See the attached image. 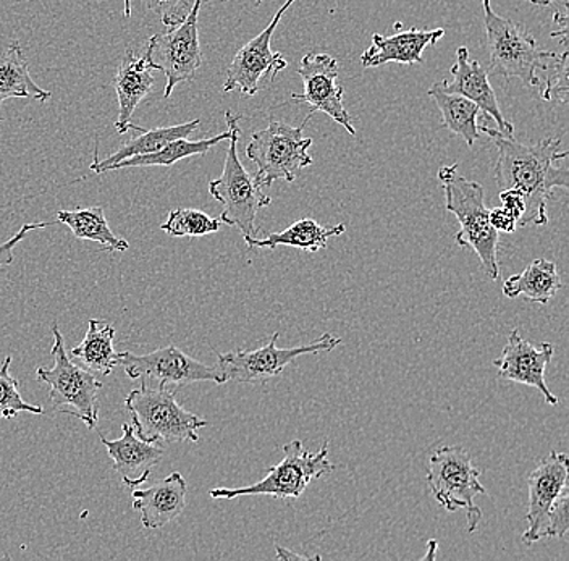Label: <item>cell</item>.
<instances>
[{
  "mask_svg": "<svg viewBox=\"0 0 569 561\" xmlns=\"http://www.w3.org/2000/svg\"><path fill=\"white\" fill-rule=\"evenodd\" d=\"M479 131L497 146L493 177L498 187L500 190H516L525 200L519 229L547 226V202L553 198L555 188H569L568 170L553 167L555 161L568 158V152L560 149L561 138L550 137L537 144L525 146L518 143L513 134L496 128L479 126Z\"/></svg>",
  "mask_w": 569,
  "mask_h": 561,
  "instance_id": "1",
  "label": "cell"
},
{
  "mask_svg": "<svg viewBox=\"0 0 569 561\" xmlns=\"http://www.w3.org/2000/svg\"><path fill=\"white\" fill-rule=\"evenodd\" d=\"M439 181L445 193V208L460 222V232L455 236L458 247L472 248L478 254L483 273L498 280V244L500 236L490 226L489 211L483 201V187L478 181L466 180L458 173V163L439 170Z\"/></svg>",
  "mask_w": 569,
  "mask_h": 561,
  "instance_id": "2",
  "label": "cell"
},
{
  "mask_svg": "<svg viewBox=\"0 0 569 561\" xmlns=\"http://www.w3.org/2000/svg\"><path fill=\"white\" fill-rule=\"evenodd\" d=\"M483 24L489 44V70L492 77L518 78L526 87H540V72H549L546 60L558 52L543 51L522 24L498 16L490 0H482Z\"/></svg>",
  "mask_w": 569,
  "mask_h": 561,
  "instance_id": "3",
  "label": "cell"
},
{
  "mask_svg": "<svg viewBox=\"0 0 569 561\" xmlns=\"http://www.w3.org/2000/svg\"><path fill=\"white\" fill-rule=\"evenodd\" d=\"M241 117L227 110V127L230 130V144L227 149L223 172L219 179L209 181V193L213 200L222 204L220 222L237 227L244 240L258 237L256 216L259 209L270 206L269 197L262 193V188L256 183L254 177L249 176L240 158H238V143H240L241 128L238 126Z\"/></svg>",
  "mask_w": 569,
  "mask_h": 561,
  "instance_id": "4",
  "label": "cell"
},
{
  "mask_svg": "<svg viewBox=\"0 0 569 561\" xmlns=\"http://www.w3.org/2000/svg\"><path fill=\"white\" fill-rule=\"evenodd\" d=\"M124 407L133 418L134 432L149 443L199 442V431L208 421L180 407L169 387H149L131 390Z\"/></svg>",
  "mask_w": 569,
  "mask_h": 561,
  "instance_id": "5",
  "label": "cell"
},
{
  "mask_svg": "<svg viewBox=\"0 0 569 561\" xmlns=\"http://www.w3.org/2000/svg\"><path fill=\"white\" fill-rule=\"evenodd\" d=\"M52 368L36 369L39 382L49 387V399L56 413L80 419L88 429H94L99 418L98 393L102 382L98 375L81 368L71 360L66 348V339L59 325H52Z\"/></svg>",
  "mask_w": 569,
  "mask_h": 561,
  "instance_id": "6",
  "label": "cell"
},
{
  "mask_svg": "<svg viewBox=\"0 0 569 561\" xmlns=\"http://www.w3.org/2000/svg\"><path fill=\"white\" fill-rule=\"evenodd\" d=\"M482 471L472 464L471 454L462 447H439L429 458L427 484L433 499L445 510L465 511L468 531L476 532L482 521V510L476 505V497L487 495L480 484Z\"/></svg>",
  "mask_w": 569,
  "mask_h": 561,
  "instance_id": "7",
  "label": "cell"
},
{
  "mask_svg": "<svg viewBox=\"0 0 569 561\" xmlns=\"http://www.w3.org/2000/svg\"><path fill=\"white\" fill-rule=\"evenodd\" d=\"M311 110L300 127H290L283 122H270L264 130L252 133L247 156L254 163L256 183L261 188L270 187L277 180L293 183L302 169L311 166L312 158L308 149L312 146L311 138H302V130L308 126Z\"/></svg>",
  "mask_w": 569,
  "mask_h": 561,
  "instance_id": "8",
  "label": "cell"
},
{
  "mask_svg": "<svg viewBox=\"0 0 569 561\" xmlns=\"http://www.w3.org/2000/svg\"><path fill=\"white\" fill-rule=\"evenodd\" d=\"M336 464L329 460V442H323L318 453L302 450L301 440H291L283 447V460L267 468L262 481L248 488L212 489V499L233 500L238 497L270 495L273 499H300L315 479L332 474Z\"/></svg>",
  "mask_w": 569,
  "mask_h": 561,
  "instance_id": "9",
  "label": "cell"
},
{
  "mask_svg": "<svg viewBox=\"0 0 569 561\" xmlns=\"http://www.w3.org/2000/svg\"><path fill=\"white\" fill-rule=\"evenodd\" d=\"M280 333L270 337L269 342L258 350H237L229 353H220L217 357V368L222 372L223 381L238 383H267L279 378L287 365L305 354L330 353L336 350L341 339L332 333H323L318 340L302 347L279 348L277 340Z\"/></svg>",
  "mask_w": 569,
  "mask_h": 561,
  "instance_id": "10",
  "label": "cell"
},
{
  "mask_svg": "<svg viewBox=\"0 0 569 561\" xmlns=\"http://www.w3.org/2000/svg\"><path fill=\"white\" fill-rule=\"evenodd\" d=\"M202 0H194L187 19L167 33L154 34L148 48L156 70L167 78L163 98L169 99L177 84L190 83L202 66L201 42H199L198 19Z\"/></svg>",
  "mask_w": 569,
  "mask_h": 561,
  "instance_id": "11",
  "label": "cell"
},
{
  "mask_svg": "<svg viewBox=\"0 0 569 561\" xmlns=\"http://www.w3.org/2000/svg\"><path fill=\"white\" fill-rule=\"evenodd\" d=\"M119 364L131 381H151L162 387L190 385L196 382L226 383L219 368L202 364L180 348L163 347L148 354L119 353Z\"/></svg>",
  "mask_w": 569,
  "mask_h": 561,
  "instance_id": "12",
  "label": "cell"
},
{
  "mask_svg": "<svg viewBox=\"0 0 569 561\" xmlns=\"http://www.w3.org/2000/svg\"><path fill=\"white\" fill-rule=\"evenodd\" d=\"M297 0H287L279 12L276 13L269 27L258 34L254 39L247 42L230 63L227 70L223 92L240 91L243 96H254L261 88V80L264 74L276 80L277 74L287 69L288 62L280 52L270 51L272 44L273 31L279 27L287 10L290 9Z\"/></svg>",
  "mask_w": 569,
  "mask_h": 561,
  "instance_id": "13",
  "label": "cell"
},
{
  "mask_svg": "<svg viewBox=\"0 0 569 561\" xmlns=\"http://www.w3.org/2000/svg\"><path fill=\"white\" fill-rule=\"evenodd\" d=\"M298 74L305 83L302 94H291L297 102L311 106L315 112H323L338 126L356 134L350 113L343 106V88L338 84V62L329 54H306L301 59Z\"/></svg>",
  "mask_w": 569,
  "mask_h": 561,
  "instance_id": "14",
  "label": "cell"
},
{
  "mask_svg": "<svg viewBox=\"0 0 569 561\" xmlns=\"http://www.w3.org/2000/svg\"><path fill=\"white\" fill-rule=\"evenodd\" d=\"M553 354V344L546 342L533 347L531 342L522 339L518 329H513L501 351V357L493 361V365L501 379L536 387L550 407H558L560 401L550 392L546 382L547 365L550 364Z\"/></svg>",
  "mask_w": 569,
  "mask_h": 561,
  "instance_id": "15",
  "label": "cell"
},
{
  "mask_svg": "<svg viewBox=\"0 0 569 561\" xmlns=\"http://www.w3.org/2000/svg\"><path fill=\"white\" fill-rule=\"evenodd\" d=\"M568 454L550 452L529 475L528 529L522 534L526 545L542 541L550 508L568 484Z\"/></svg>",
  "mask_w": 569,
  "mask_h": 561,
  "instance_id": "16",
  "label": "cell"
},
{
  "mask_svg": "<svg viewBox=\"0 0 569 561\" xmlns=\"http://www.w3.org/2000/svg\"><path fill=\"white\" fill-rule=\"evenodd\" d=\"M451 81H442L440 88L451 94H460L479 106L480 110L486 112V119H492L497 123V130L503 133H515L513 123L505 120L498 106L496 91L489 81V73L483 69L478 60L469 59V51L466 46H461L457 51V63L450 69Z\"/></svg>",
  "mask_w": 569,
  "mask_h": 561,
  "instance_id": "17",
  "label": "cell"
},
{
  "mask_svg": "<svg viewBox=\"0 0 569 561\" xmlns=\"http://www.w3.org/2000/svg\"><path fill=\"white\" fill-rule=\"evenodd\" d=\"M154 72L156 67L152 63L148 46L142 56H137L131 49H128L122 63L117 69L116 78H113V88H116L117 99H119V117L116 122L119 134H127L128 130L133 128L131 119H133L134 110L154 88Z\"/></svg>",
  "mask_w": 569,
  "mask_h": 561,
  "instance_id": "18",
  "label": "cell"
},
{
  "mask_svg": "<svg viewBox=\"0 0 569 561\" xmlns=\"http://www.w3.org/2000/svg\"><path fill=\"white\" fill-rule=\"evenodd\" d=\"M122 437L117 440H107L104 435H99V439L112 458L113 470L120 475L123 484L137 489L148 481L152 470L162 461L163 449H160L158 443L141 440L133 425L127 422L122 424Z\"/></svg>",
  "mask_w": 569,
  "mask_h": 561,
  "instance_id": "19",
  "label": "cell"
},
{
  "mask_svg": "<svg viewBox=\"0 0 569 561\" xmlns=\"http://www.w3.org/2000/svg\"><path fill=\"white\" fill-rule=\"evenodd\" d=\"M188 484L180 472L148 489L133 490V508L141 513L146 529H160L177 520L187 508Z\"/></svg>",
  "mask_w": 569,
  "mask_h": 561,
  "instance_id": "20",
  "label": "cell"
},
{
  "mask_svg": "<svg viewBox=\"0 0 569 561\" xmlns=\"http://www.w3.org/2000/svg\"><path fill=\"white\" fill-rule=\"evenodd\" d=\"M445 37V30H411L401 31L393 37L372 34L371 48L366 49L361 56V66L365 69H376L383 63L397 62L415 66L422 63V52L427 46H436Z\"/></svg>",
  "mask_w": 569,
  "mask_h": 561,
  "instance_id": "21",
  "label": "cell"
},
{
  "mask_svg": "<svg viewBox=\"0 0 569 561\" xmlns=\"http://www.w3.org/2000/svg\"><path fill=\"white\" fill-rule=\"evenodd\" d=\"M201 126V120L194 119L191 122L180 123V126L172 127H159L152 128V130H144V128L133 126L131 130H137L138 137L131 138L128 143H124L119 151L113 152L112 156L99 161L98 159V146L94 149V162L91 163L89 169L96 173L110 172L116 163L124 161V159L133 158V156L152 154L158 152L163 146L169 144L170 141L180 140V138H188L193 134Z\"/></svg>",
  "mask_w": 569,
  "mask_h": 561,
  "instance_id": "22",
  "label": "cell"
},
{
  "mask_svg": "<svg viewBox=\"0 0 569 561\" xmlns=\"http://www.w3.org/2000/svg\"><path fill=\"white\" fill-rule=\"evenodd\" d=\"M343 223L338 226L326 227L320 226L312 219H302L295 222L293 226L288 227L287 230L279 233H270L266 238H249L247 247L249 250L254 248H276L291 247L300 248V250L308 251V253H318L320 250H326L327 243L330 238L343 236Z\"/></svg>",
  "mask_w": 569,
  "mask_h": 561,
  "instance_id": "23",
  "label": "cell"
},
{
  "mask_svg": "<svg viewBox=\"0 0 569 561\" xmlns=\"http://www.w3.org/2000/svg\"><path fill=\"white\" fill-rule=\"evenodd\" d=\"M113 339L116 327L99 319H89L87 335L78 347L71 348L70 357L80 361L92 374L106 378L119 365V353L113 348Z\"/></svg>",
  "mask_w": 569,
  "mask_h": 561,
  "instance_id": "24",
  "label": "cell"
},
{
  "mask_svg": "<svg viewBox=\"0 0 569 561\" xmlns=\"http://www.w3.org/2000/svg\"><path fill=\"white\" fill-rule=\"evenodd\" d=\"M13 98L39 102H48L52 98L51 91L42 90L34 83L28 60L24 59L23 49L18 41L0 52V106ZM2 122L3 119H0V123Z\"/></svg>",
  "mask_w": 569,
  "mask_h": 561,
  "instance_id": "25",
  "label": "cell"
},
{
  "mask_svg": "<svg viewBox=\"0 0 569 561\" xmlns=\"http://www.w3.org/2000/svg\"><path fill=\"white\" fill-rule=\"evenodd\" d=\"M557 266L547 259H536L525 272L505 280L503 294L507 298L525 297L532 303L547 304L561 290Z\"/></svg>",
  "mask_w": 569,
  "mask_h": 561,
  "instance_id": "26",
  "label": "cell"
},
{
  "mask_svg": "<svg viewBox=\"0 0 569 561\" xmlns=\"http://www.w3.org/2000/svg\"><path fill=\"white\" fill-rule=\"evenodd\" d=\"M57 222L69 227L74 238L84 241H94L101 244L102 251H127L130 248L127 240L117 237L107 222L104 209L87 208L73 211L57 212Z\"/></svg>",
  "mask_w": 569,
  "mask_h": 561,
  "instance_id": "27",
  "label": "cell"
},
{
  "mask_svg": "<svg viewBox=\"0 0 569 561\" xmlns=\"http://www.w3.org/2000/svg\"><path fill=\"white\" fill-rule=\"evenodd\" d=\"M427 94L437 102V108L442 112V127L458 134L469 148H472L480 137L479 106L460 94L445 92L439 83L432 84Z\"/></svg>",
  "mask_w": 569,
  "mask_h": 561,
  "instance_id": "28",
  "label": "cell"
},
{
  "mask_svg": "<svg viewBox=\"0 0 569 561\" xmlns=\"http://www.w3.org/2000/svg\"><path fill=\"white\" fill-rule=\"evenodd\" d=\"M230 130L226 133L217 134V137L208 138V140L190 141L188 138H180V140L170 141L169 144L163 146L158 152L152 154L133 156V158L124 159L116 163L110 169L122 170L127 167H170L173 163L181 161V159L191 158V156H204L213 148V146L222 143V141L229 140Z\"/></svg>",
  "mask_w": 569,
  "mask_h": 561,
  "instance_id": "29",
  "label": "cell"
},
{
  "mask_svg": "<svg viewBox=\"0 0 569 561\" xmlns=\"http://www.w3.org/2000/svg\"><path fill=\"white\" fill-rule=\"evenodd\" d=\"M220 219H213L198 209H176L170 212L169 219L160 226L162 232L176 238H199L219 232Z\"/></svg>",
  "mask_w": 569,
  "mask_h": 561,
  "instance_id": "30",
  "label": "cell"
},
{
  "mask_svg": "<svg viewBox=\"0 0 569 561\" xmlns=\"http://www.w3.org/2000/svg\"><path fill=\"white\" fill-rule=\"evenodd\" d=\"M12 357H7L0 364V418L13 419L21 413L42 414L44 408L21 399L20 382L10 374Z\"/></svg>",
  "mask_w": 569,
  "mask_h": 561,
  "instance_id": "31",
  "label": "cell"
},
{
  "mask_svg": "<svg viewBox=\"0 0 569 561\" xmlns=\"http://www.w3.org/2000/svg\"><path fill=\"white\" fill-rule=\"evenodd\" d=\"M568 49H563L561 54L555 59L553 70H550L549 77L540 84V96L543 101H568Z\"/></svg>",
  "mask_w": 569,
  "mask_h": 561,
  "instance_id": "32",
  "label": "cell"
},
{
  "mask_svg": "<svg viewBox=\"0 0 569 561\" xmlns=\"http://www.w3.org/2000/svg\"><path fill=\"white\" fill-rule=\"evenodd\" d=\"M194 0H146V6L159 17L163 27L173 28L187 19Z\"/></svg>",
  "mask_w": 569,
  "mask_h": 561,
  "instance_id": "33",
  "label": "cell"
},
{
  "mask_svg": "<svg viewBox=\"0 0 569 561\" xmlns=\"http://www.w3.org/2000/svg\"><path fill=\"white\" fill-rule=\"evenodd\" d=\"M569 484L561 489L560 495L555 500L549 511V521L543 532V539L565 538L569 529Z\"/></svg>",
  "mask_w": 569,
  "mask_h": 561,
  "instance_id": "34",
  "label": "cell"
},
{
  "mask_svg": "<svg viewBox=\"0 0 569 561\" xmlns=\"http://www.w3.org/2000/svg\"><path fill=\"white\" fill-rule=\"evenodd\" d=\"M57 223L59 222L53 220V222L27 223V226L21 227L16 236L0 244V268H6V266H10L16 261L13 250H16V247L20 241L24 240V237H27L28 233L33 232V230L44 229V227L57 226Z\"/></svg>",
  "mask_w": 569,
  "mask_h": 561,
  "instance_id": "35",
  "label": "cell"
},
{
  "mask_svg": "<svg viewBox=\"0 0 569 561\" xmlns=\"http://www.w3.org/2000/svg\"><path fill=\"white\" fill-rule=\"evenodd\" d=\"M489 220L490 226H492L498 233H513L515 230L518 229V220L505 208H493L492 211H489Z\"/></svg>",
  "mask_w": 569,
  "mask_h": 561,
  "instance_id": "36",
  "label": "cell"
},
{
  "mask_svg": "<svg viewBox=\"0 0 569 561\" xmlns=\"http://www.w3.org/2000/svg\"><path fill=\"white\" fill-rule=\"evenodd\" d=\"M500 201H501V208L507 209L508 212H510L511 216H515L516 220H519L522 218V214H525V200H522L521 194L518 193L516 190H501L500 191Z\"/></svg>",
  "mask_w": 569,
  "mask_h": 561,
  "instance_id": "37",
  "label": "cell"
},
{
  "mask_svg": "<svg viewBox=\"0 0 569 561\" xmlns=\"http://www.w3.org/2000/svg\"><path fill=\"white\" fill-rule=\"evenodd\" d=\"M277 559L279 560H320V555L306 557L300 555L298 552H291V550L283 549V547L276 545Z\"/></svg>",
  "mask_w": 569,
  "mask_h": 561,
  "instance_id": "38",
  "label": "cell"
},
{
  "mask_svg": "<svg viewBox=\"0 0 569 561\" xmlns=\"http://www.w3.org/2000/svg\"><path fill=\"white\" fill-rule=\"evenodd\" d=\"M532 6L560 7L561 12H567L569 0H529Z\"/></svg>",
  "mask_w": 569,
  "mask_h": 561,
  "instance_id": "39",
  "label": "cell"
},
{
  "mask_svg": "<svg viewBox=\"0 0 569 561\" xmlns=\"http://www.w3.org/2000/svg\"><path fill=\"white\" fill-rule=\"evenodd\" d=\"M437 550H439V543L437 541L427 542V552L426 555L422 557V561H432L437 559Z\"/></svg>",
  "mask_w": 569,
  "mask_h": 561,
  "instance_id": "40",
  "label": "cell"
},
{
  "mask_svg": "<svg viewBox=\"0 0 569 561\" xmlns=\"http://www.w3.org/2000/svg\"><path fill=\"white\" fill-rule=\"evenodd\" d=\"M123 17L124 19H130L131 17V0H124Z\"/></svg>",
  "mask_w": 569,
  "mask_h": 561,
  "instance_id": "41",
  "label": "cell"
},
{
  "mask_svg": "<svg viewBox=\"0 0 569 561\" xmlns=\"http://www.w3.org/2000/svg\"><path fill=\"white\" fill-rule=\"evenodd\" d=\"M219 2L226 3V2H230V0H219ZM254 3H256V6H261L262 0H254Z\"/></svg>",
  "mask_w": 569,
  "mask_h": 561,
  "instance_id": "42",
  "label": "cell"
}]
</instances>
